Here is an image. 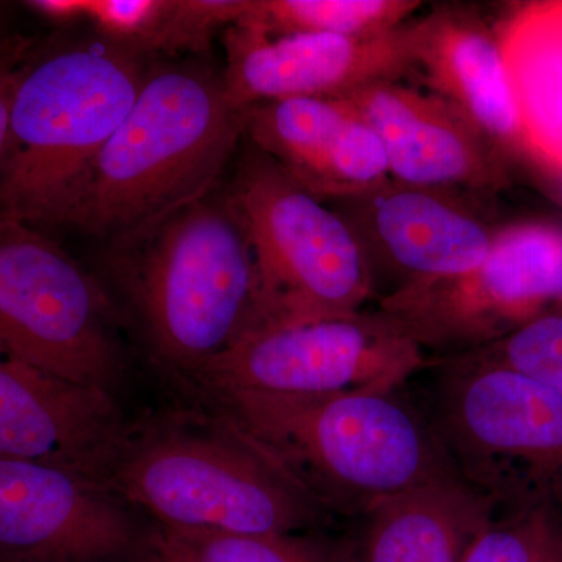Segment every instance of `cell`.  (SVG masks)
Masks as SVG:
<instances>
[{
    "label": "cell",
    "mask_w": 562,
    "mask_h": 562,
    "mask_svg": "<svg viewBox=\"0 0 562 562\" xmlns=\"http://www.w3.org/2000/svg\"><path fill=\"white\" fill-rule=\"evenodd\" d=\"M250 0H166L160 21L144 43V54L202 52L211 36L243 20Z\"/></svg>",
    "instance_id": "obj_22"
},
{
    "label": "cell",
    "mask_w": 562,
    "mask_h": 562,
    "mask_svg": "<svg viewBox=\"0 0 562 562\" xmlns=\"http://www.w3.org/2000/svg\"><path fill=\"white\" fill-rule=\"evenodd\" d=\"M25 5L50 21L70 22L85 16V0H32Z\"/></svg>",
    "instance_id": "obj_27"
},
{
    "label": "cell",
    "mask_w": 562,
    "mask_h": 562,
    "mask_svg": "<svg viewBox=\"0 0 562 562\" xmlns=\"http://www.w3.org/2000/svg\"><path fill=\"white\" fill-rule=\"evenodd\" d=\"M420 7L417 0H250L239 22L269 35L372 36L402 27Z\"/></svg>",
    "instance_id": "obj_20"
},
{
    "label": "cell",
    "mask_w": 562,
    "mask_h": 562,
    "mask_svg": "<svg viewBox=\"0 0 562 562\" xmlns=\"http://www.w3.org/2000/svg\"><path fill=\"white\" fill-rule=\"evenodd\" d=\"M414 44L424 88L462 111L503 157L530 160L497 33L479 10L432 7L414 20Z\"/></svg>",
    "instance_id": "obj_17"
},
{
    "label": "cell",
    "mask_w": 562,
    "mask_h": 562,
    "mask_svg": "<svg viewBox=\"0 0 562 562\" xmlns=\"http://www.w3.org/2000/svg\"><path fill=\"white\" fill-rule=\"evenodd\" d=\"M492 509L461 479L442 480L373 503L351 541L328 549L335 562H462Z\"/></svg>",
    "instance_id": "obj_18"
},
{
    "label": "cell",
    "mask_w": 562,
    "mask_h": 562,
    "mask_svg": "<svg viewBox=\"0 0 562 562\" xmlns=\"http://www.w3.org/2000/svg\"><path fill=\"white\" fill-rule=\"evenodd\" d=\"M424 412L458 475L492 505L562 490V395L479 357L441 358Z\"/></svg>",
    "instance_id": "obj_7"
},
{
    "label": "cell",
    "mask_w": 562,
    "mask_h": 562,
    "mask_svg": "<svg viewBox=\"0 0 562 562\" xmlns=\"http://www.w3.org/2000/svg\"><path fill=\"white\" fill-rule=\"evenodd\" d=\"M382 143L392 180L494 194L508 183L506 158L462 111L427 90L386 81L338 99Z\"/></svg>",
    "instance_id": "obj_15"
},
{
    "label": "cell",
    "mask_w": 562,
    "mask_h": 562,
    "mask_svg": "<svg viewBox=\"0 0 562 562\" xmlns=\"http://www.w3.org/2000/svg\"><path fill=\"white\" fill-rule=\"evenodd\" d=\"M221 414L281 462L331 516L460 479L424 408L401 390L322 395L210 392Z\"/></svg>",
    "instance_id": "obj_2"
},
{
    "label": "cell",
    "mask_w": 562,
    "mask_h": 562,
    "mask_svg": "<svg viewBox=\"0 0 562 562\" xmlns=\"http://www.w3.org/2000/svg\"><path fill=\"white\" fill-rule=\"evenodd\" d=\"M562 395V312L543 313L486 349L472 351Z\"/></svg>",
    "instance_id": "obj_23"
},
{
    "label": "cell",
    "mask_w": 562,
    "mask_h": 562,
    "mask_svg": "<svg viewBox=\"0 0 562 562\" xmlns=\"http://www.w3.org/2000/svg\"><path fill=\"white\" fill-rule=\"evenodd\" d=\"M27 44L24 41L10 38L0 46V171L5 162L10 140L11 106L14 91L24 66Z\"/></svg>",
    "instance_id": "obj_26"
},
{
    "label": "cell",
    "mask_w": 562,
    "mask_h": 562,
    "mask_svg": "<svg viewBox=\"0 0 562 562\" xmlns=\"http://www.w3.org/2000/svg\"><path fill=\"white\" fill-rule=\"evenodd\" d=\"M147 57L101 36L24 63L0 171V213L54 227L70 192L135 105L151 69Z\"/></svg>",
    "instance_id": "obj_5"
},
{
    "label": "cell",
    "mask_w": 562,
    "mask_h": 562,
    "mask_svg": "<svg viewBox=\"0 0 562 562\" xmlns=\"http://www.w3.org/2000/svg\"><path fill=\"white\" fill-rule=\"evenodd\" d=\"M225 91L239 109L284 99H342L416 72L414 20L372 36L269 33L236 22L225 29Z\"/></svg>",
    "instance_id": "obj_13"
},
{
    "label": "cell",
    "mask_w": 562,
    "mask_h": 562,
    "mask_svg": "<svg viewBox=\"0 0 562 562\" xmlns=\"http://www.w3.org/2000/svg\"><path fill=\"white\" fill-rule=\"evenodd\" d=\"M131 425L113 392L69 382L0 346V460L109 484Z\"/></svg>",
    "instance_id": "obj_14"
},
{
    "label": "cell",
    "mask_w": 562,
    "mask_h": 562,
    "mask_svg": "<svg viewBox=\"0 0 562 562\" xmlns=\"http://www.w3.org/2000/svg\"><path fill=\"white\" fill-rule=\"evenodd\" d=\"M110 487L158 527L297 535L331 514L235 424L168 413L132 424Z\"/></svg>",
    "instance_id": "obj_4"
},
{
    "label": "cell",
    "mask_w": 562,
    "mask_h": 562,
    "mask_svg": "<svg viewBox=\"0 0 562 562\" xmlns=\"http://www.w3.org/2000/svg\"><path fill=\"white\" fill-rule=\"evenodd\" d=\"M247 110L222 72L151 66L135 105L70 192L54 227L111 239L220 187L246 132Z\"/></svg>",
    "instance_id": "obj_3"
},
{
    "label": "cell",
    "mask_w": 562,
    "mask_h": 562,
    "mask_svg": "<svg viewBox=\"0 0 562 562\" xmlns=\"http://www.w3.org/2000/svg\"><path fill=\"white\" fill-rule=\"evenodd\" d=\"M10 40V36L9 35H5V33H3L2 31V18H0V46H2V44H5L7 41Z\"/></svg>",
    "instance_id": "obj_29"
},
{
    "label": "cell",
    "mask_w": 562,
    "mask_h": 562,
    "mask_svg": "<svg viewBox=\"0 0 562 562\" xmlns=\"http://www.w3.org/2000/svg\"><path fill=\"white\" fill-rule=\"evenodd\" d=\"M227 188L257 262L255 328L361 312L375 297L349 225L271 157L250 144Z\"/></svg>",
    "instance_id": "obj_6"
},
{
    "label": "cell",
    "mask_w": 562,
    "mask_h": 562,
    "mask_svg": "<svg viewBox=\"0 0 562 562\" xmlns=\"http://www.w3.org/2000/svg\"><path fill=\"white\" fill-rule=\"evenodd\" d=\"M562 302V225L525 221L495 228L479 266L380 299L379 310L422 351L439 358L486 349Z\"/></svg>",
    "instance_id": "obj_9"
},
{
    "label": "cell",
    "mask_w": 562,
    "mask_h": 562,
    "mask_svg": "<svg viewBox=\"0 0 562 562\" xmlns=\"http://www.w3.org/2000/svg\"><path fill=\"white\" fill-rule=\"evenodd\" d=\"M558 547L541 524H490L471 543L462 562H553Z\"/></svg>",
    "instance_id": "obj_24"
},
{
    "label": "cell",
    "mask_w": 562,
    "mask_h": 562,
    "mask_svg": "<svg viewBox=\"0 0 562 562\" xmlns=\"http://www.w3.org/2000/svg\"><path fill=\"white\" fill-rule=\"evenodd\" d=\"M166 0H85L83 20L91 21L103 38L132 44L140 50L157 27Z\"/></svg>",
    "instance_id": "obj_25"
},
{
    "label": "cell",
    "mask_w": 562,
    "mask_h": 562,
    "mask_svg": "<svg viewBox=\"0 0 562 562\" xmlns=\"http://www.w3.org/2000/svg\"><path fill=\"white\" fill-rule=\"evenodd\" d=\"M494 29L530 160L562 176V0L520 3Z\"/></svg>",
    "instance_id": "obj_19"
},
{
    "label": "cell",
    "mask_w": 562,
    "mask_h": 562,
    "mask_svg": "<svg viewBox=\"0 0 562 562\" xmlns=\"http://www.w3.org/2000/svg\"><path fill=\"white\" fill-rule=\"evenodd\" d=\"M331 209L353 233L380 299L458 276L490 254L495 228L472 194L382 181Z\"/></svg>",
    "instance_id": "obj_11"
},
{
    "label": "cell",
    "mask_w": 562,
    "mask_h": 562,
    "mask_svg": "<svg viewBox=\"0 0 562 562\" xmlns=\"http://www.w3.org/2000/svg\"><path fill=\"white\" fill-rule=\"evenodd\" d=\"M109 244L111 277L151 355L183 382L260 322L257 262L227 187Z\"/></svg>",
    "instance_id": "obj_1"
},
{
    "label": "cell",
    "mask_w": 562,
    "mask_h": 562,
    "mask_svg": "<svg viewBox=\"0 0 562 562\" xmlns=\"http://www.w3.org/2000/svg\"><path fill=\"white\" fill-rule=\"evenodd\" d=\"M251 146L314 198L336 202L390 179L372 128L338 99H284L247 110Z\"/></svg>",
    "instance_id": "obj_16"
},
{
    "label": "cell",
    "mask_w": 562,
    "mask_h": 562,
    "mask_svg": "<svg viewBox=\"0 0 562 562\" xmlns=\"http://www.w3.org/2000/svg\"><path fill=\"white\" fill-rule=\"evenodd\" d=\"M132 562H179L173 560V558L168 557V554L158 552V550L150 549L149 552L139 557L138 560Z\"/></svg>",
    "instance_id": "obj_28"
},
{
    "label": "cell",
    "mask_w": 562,
    "mask_h": 562,
    "mask_svg": "<svg viewBox=\"0 0 562 562\" xmlns=\"http://www.w3.org/2000/svg\"><path fill=\"white\" fill-rule=\"evenodd\" d=\"M151 549L179 562H335L330 549L299 535L244 536L158 527Z\"/></svg>",
    "instance_id": "obj_21"
},
{
    "label": "cell",
    "mask_w": 562,
    "mask_h": 562,
    "mask_svg": "<svg viewBox=\"0 0 562 562\" xmlns=\"http://www.w3.org/2000/svg\"><path fill=\"white\" fill-rule=\"evenodd\" d=\"M425 355L379 310L255 328L213 358L192 386L281 395L401 390Z\"/></svg>",
    "instance_id": "obj_10"
},
{
    "label": "cell",
    "mask_w": 562,
    "mask_h": 562,
    "mask_svg": "<svg viewBox=\"0 0 562 562\" xmlns=\"http://www.w3.org/2000/svg\"><path fill=\"white\" fill-rule=\"evenodd\" d=\"M150 538L109 484L0 460V562H132L149 552Z\"/></svg>",
    "instance_id": "obj_12"
},
{
    "label": "cell",
    "mask_w": 562,
    "mask_h": 562,
    "mask_svg": "<svg viewBox=\"0 0 562 562\" xmlns=\"http://www.w3.org/2000/svg\"><path fill=\"white\" fill-rule=\"evenodd\" d=\"M0 346L69 382L110 392L124 372L109 291L49 235L2 213Z\"/></svg>",
    "instance_id": "obj_8"
}]
</instances>
